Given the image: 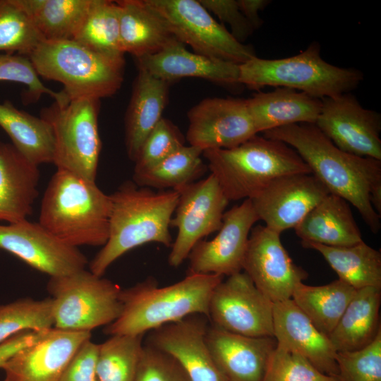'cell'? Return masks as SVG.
<instances>
[{
    "label": "cell",
    "mask_w": 381,
    "mask_h": 381,
    "mask_svg": "<svg viewBox=\"0 0 381 381\" xmlns=\"http://www.w3.org/2000/svg\"><path fill=\"white\" fill-rule=\"evenodd\" d=\"M237 3L241 11L254 30L260 28L262 21L258 13L264 9L270 1L267 0H238Z\"/></svg>",
    "instance_id": "7dc6e473"
},
{
    "label": "cell",
    "mask_w": 381,
    "mask_h": 381,
    "mask_svg": "<svg viewBox=\"0 0 381 381\" xmlns=\"http://www.w3.org/2000/svg\"><path fill=\"white\" fill-rule=\"evenodd\" d=\"M202 152L199 147L185 145L151 169L133 173V181L140 187L178 192L204 174L207 167L201 158Z\"/></svg>",
    "instance_id": "836d02e7"
},
{
    "label": "cell",
    "mask_w": 381,
    "mask_h": 381,
    "mask_svg": "<svg viewBox=\"0 0 381 381\" xmlns=\"http://www.w3.org/2000/svg\"><path fill=\"white\" fill-rule=\"evenodd\" d=\"M175 216L170 226L177 235L168 257L170 266H180L194 246L205 236L218 231L229 200L212 174L195 181L179 191Z\"/></svg>",
    "instance_id": "8fae6325"
},
{
    "label": "cell",
    "mask_w": 381,
    "mask_h": 381,
    "mask_svg": "<svg viewBox=\"0 0 381 381\" xmlns=\"http://www.w3.org/2000/svg\"><path fill=\"white\" fill-rule=\"evenodd\" d=\"M4 381H11V380L6 377Z\"/></svg>",
    "instance_id": "c3c4849f"
},
{
    "label": "cell",
    "mask_w": 381,
    "mask_h": 381,
    "mask_svg": "<svg viewBox=\"0 0 381 381\" xmlns=\"http://www.w3.org/2000/svg\"><path fill=\"white\" fill-rule=\"evenodd\" d=\"M262 381H264V380H262Z\"/></svg>",
    "instance_id": "681fc988"
},
{
    "label": "cell",
    "mask_w": 381,
    "mask_h": 381,
    "mask_svg": "<svg viewBox=\"0 0 381 381\" xmlns=\"http://www.w3.org/2000/svg\"><path fill=\"white\" fill-rule=\"evenodd\" d=\"M264 381H338L325 374L297 353L277 345L266 368Z\"/></svg>",
    "instance_id": "60d3db41"
},
{
    "label": "cell",
    "mask_w": 381,
    "mask_h": 381,
    "mask_svg": "<svg viewBox=\"0 0 381 381\" xmlns=\"http://www.w3.org/2000/svg\"><path fill=\"white\" fill-rule=\"evenodd\" d=\"M315 123L340 150L362 157L381 161V116L363 108L357 99L344 93L322 99Z\"/></svg>",
    "instance_id": "4fadbf2b"
},
{
    "label": "cell",
    "mask_w": 381,
    "mask_h": 381,
    "mask_svg": "<svg viewBox=\"0 0 381 381\" xmlns=\"http://www.w3.org/2000/svg\"><path fill=\"white\" fill-rule=\"evenodd\" d=\"M223 279L224 277L216 274H188L164 287L148 278L122 289L121 314L104 332L110 336L144 335L190 315L208 318L211 296Z\"/></svg>",
    "instance_id": "3957f363"
},
{
    "label": "cell",
    "mask_w": 381,
    "mask_h": 381,
    "mask_svg": "<svg viewBox=\"0 0 381 381\" xmlns=\"http://www.w3.org/2000/svg\"><path fill=\"white\" fill-rule=\"evenodd\" d=\"M42 332H23L0 344V368L17 352L34 342Z\"/></svg>",
    "instance_id": "bcb514c9"
},
{
    "label": "cell",
    "mask_w": 381,
    "mask_h": 381,
    "mask_svg": "<svg viewBox=\"0 0 381 381\" xmlns=\"http://www.w3.org/2000/svg\"><path fill=\"white\" fill-rule=\"evenodd\" d=\"M99 345L90 339L85 340L70 360L59 381H98Z\"/></svg>",
    "instance_id": "ee69618b"
},
{
    "label": "cell",
    "mask_w": 381,
    "mask_h": 381,
    "mask_svg": "<svg viewBox=\"0 0 381 381\" xmlns=\"http://www.w3.org/2000/svg\"><path fill=\"white\" fill-rule=\"evenodd\" d=\"M42 41L13 0H0V53L28 56Z\"/></svg>",
    "instance_id": "74e56055"
},
{
    "label": "cell",
    "mask_w": 381,
    "mask_h": 381,
    "mask_svg": "<svg viewBox=\"0 0 381 381\" xmlns=\"http://www.w3.org/2000/svg\"><path fill=\"white\" fill-rule=\"evenodd\" d=\"M170 84L138 68L124 119L126 150L133 162L145 140L162 118Z\"/></svg>",
    "instance_id": "d4e9b609"
},
{
    "label": "cell",
    "mask_w": 381,
    "mask_h": 381,
    "mask_svg": "<svg viewBox=\"0 0 381 381\" xmlns=\"http://www.w3.org/2000/svg\"><path fill=\"white\" fill-rule=\"evenodd\" d=\"M205 317L190 315L152 330L147 344L175 358L190 381H226L210 354Z\"/></svg>",
    "instance_id": "ffe728a7"
},
{
    "label": "cell",
    "mask_w": 381,
    "mask_h": 381,
    "mask_svg": "<svg viewBox=\"0 0 381 381\" xmlns=\"http://www.w3.org/2000/svg\"><path fill=\"white\" fill-rule=\"evenodd\" d=\"M243 270L273 303L291 298L296 286L308 276L293 262L280 234L265 225L250 231Z\"/></svg>",
    "instance_id": "2e32d148"
},
{
    "label": "cell",
    "mask_w": 381,
    "mask_h": 381,
    "mask_svg": "<svg viewBox=\"0 0 381 381\" xmlns=\"http://www.w3.org/2000/svg\"><path fill=\"white\" fill-rule=\"evenodd\" d=\"M38 166L12 145L0 142V221L27 219L39 195Z\"/></svg>",
    "instance_id": "cb8c5ba5"
},
{
    "label": "cell",
    "mask_w": 381,
    "mask_h": 381,
    "mask_svg": "<svg viewBox=\"0 0 381 381\" xmlns=\"http://www.w3.org/2000/svg\"><path fill=\"white\" fill-rule=\"evenodd\" d=\"M28 57L39 76L63 85L70 100L111 97L123 81L124 59L104 56L73 40L41 41Z\"/></svg>",
    "instance_id": "8992f818"
},
{
    "label": "cell",
    "mask_w": 381,
    "mask_h": 381,
    "mask_svg": "<svg viewBox=\"0 0 381 381\" xmlns=\"http://www.w3.org/2000/svg\"><path fill=\"white\" fill-rule=\"evenodd\" d=\"M363 79L358 70L340 68L325 61L316 42L291 57L265 59L255 56L239 65V84L250 89L287 87L320 99L348 93Z\"/></svg>",
    "instance_id": "52a82bcc"
},
{
    "label": "cell",
    "mask_w": 381,
    "mask_h": 381,
    "mask_svg": "<svg viewBox=\"0 0 381 381\" xmlns=\"http://www.w3.org/2000/svg\"><path fill=\"white\" fill-rule=\"evenodd\" d=\"M91 332L52 328L17 352L2 367L11 381H59L70 360Z\"/></svg>",
    "instance_id": "d6986e66"
},
{
    "label": "cell",
    "mask_w": 381,
    "mask_h": 381,
    "mask_svg": "<svg viewBox=\"0 0 381 381\" xmlns=\"http://www.w3.org/2000/svg\"><path fill=\"white\" fill-rule=\"evenodd\" d=\"M338 381H381V329L362 349L337 352Z\"/></svg>",
    "instance_id": "f35d334b"
},
{
    "label": "cell",
    "mask_w": 381,
    "mask_h": 381,
    "mask_svg": "<svg viewBox=\"0 0 381 381\" xmlns=\"http://www.w3.org/2000/svg\"><path fill=\"white\" fill-rule=\"evenodd\" d=\"M273 305L240 272L227 277L214 289L208 318L212 326L248 337H273Z\"/></svg>",
    "instance_id": "7c38bea8"
},
{
    "label": "cell",
    "mask_w": 381,
    "mask_h": 381,
    "mask_svg": "<svg viewBox=\"0 0 381 381\" xmlns=\"http://www.w3.org/2000/svg\"><path fill=\"white\" fill-rule=\"evenodd\" d=\"M73 40L104 56L124 59L116 1L92 0L88 12Z\"/></svg>",
    "instance_id": "e575fe53"
},
{
    "label": "cell",
    "mask_w": 381,
    "mask_h": 381,
    "mask_svg": "<svg viewBox=\"0 0 381 381\" xmlns=\"http://www.w3.org/2000/svg\"><path fill=\"white\" fill-rule=\"evenodd\" d=\"M166 22L172 35L196 54L236 64L255 56L215 20L198 0H145Z\"/></svg>",
    "instance_id": "30bf717a"
},
{
    "label": "cell",
    "mask_w": 381,
    "mask_h": 381,
    "mask_svg": "<svg viewBox=\"0 0 381 381\" xmlns=\"http://www.w3.org/2000/svg\"><path fill=\"white\" fill-rule=\"evenodd\" d=\"M0 126L12 145L29 162L39 166L53 163L54 138L50 125L16 107L9 100L0 103Z\"/></svg>",
    "instance_id": "f546056e"
},
{
    "label": "cell",
    "mask_w": 381,
    "mask_h": 381,
    "mask_svg": "<svg viewBox=\"0 0 381 381\" xmlns=\"http://www.w3.org/2000/svg\"><path fill=\"white\" fill-rule=\"evenodd\" d=\"M273 337L277 345L302 356L321 372L337 376V351L328 336L291 298L273 305Z\"/></svg>",
    "instance_id": "7402d4cb"
},
{
    "label": "cell",
    "mask_w": 381,
    "mask_h": 381,
    "mask_svg": "<svg viewBox=\"0 0 381 381\" xmlns=\"http://www.w3.org/2000/svg\"><path fill=\"white\" fill-rule=\"evenodd\" d=\"M0 81L23 84L35 99H38L43 95H48L56 102L69 101L62 90L54 91L42 83L29 58L25 56L0 53Z\"/></svg>",
    "instance_id": "b9f144b4"
},
{
    "label": "cell",
    "mask_w": 381,
    "mask_h": 381,
    "mask_svg": "<svg viewBox=\"0 0 381 381\" xmlns=\"http://www.w3.org/2000/svg\"><path fill=\"white\" fill-rule=\"evenodd\" d=\"M301 242L348 246L363 241L349 203L328 194L294 229Z\"/></svg>",
    "instance_id": "4316f807"
},
{
    "label": "cell",
    "mask_w": 381,
    "mask_h": 381,
    "mask_svg": "<svg viewBox=\"0 0 381 381\" xmlns=\"http://www.w3.org/2000/svg\"><path fill=\"white\" fill-rule=\"evenodd\" d=\"M47 289L58 329L90 332L113 322L122 310L119 285L85 269L50 277Z\"/></svg>",
    "instance_id": "ba28073f"
},
{
    "label": "cell",
    "mask_w": 381,
    "mask_h": 381,
    "mask_svg": "<svg viewBox=\"0 0 381 381\" xmlns=\"http://www.w3.org/2000/svg\"><path fill=\"white\" fill-rule=\"evenodd\" d=\"M121 48L135 59L163 49L176 37L164 19L145 0L116 1Z\"/></svg>",
    "instance_id": "83f0119b"
},
{
    "label": "cell",
    "mask_w": 381,
    "mask_h": 381,
    "mask_svg": "<svg viewBox=\"0 0 381 381\" xmlns=\"http://www.w3.org/2000/svg\"><path fill=\"white\" fill-rule=\"evenodd\" d=\"M202 155L229 201L252 199L279 177L311 174L292 147L258 135L233 148L205 150Z\"/></svg>",
    "instance_id": "5b68a950"
},
{
    "label": "cell",
    "mask_w": 381,
    "mask_h": 381,
    "mask_svg": "<svg viewBox=\"0 0 381 381\" xmlns=\"http://www.w3.org/2000/svg\"><path fill=\"white\" fill-rule=\"evenodd\" d=\"M42 41L73 40L92 0H13Z\"/></svg>",
    "instance_id": "4dcf8cb0"
},
{
    "label": "cell",
    "mask_w": 381,
    "mask_h": 381,
    "mask_svg": "<svg viewBox=\"0 0 381 381\" xmlns=\"http://www.w3.org/2000/svg\"><path fill=\"white\" fill-rule=\"evenodd\" d=\"M185 146L179 129L169 120L162 118L143 143L133 173L146 171Z\"/></svg>",
    "instance_id": "ab89813d"
},
{
    "label": "cell",
    "mask_w": 381,
    "mask_h": 381,
    "mask_svg": "<svg viewBox=\"0 0 381 381\" xmlns=\"http://www.w3.org/2000/svg\"><path fill=\"white\" fill-rule=\"evenodd\" d=\"M207 344L212 358L226 381L263 380L277 346L273 337H248L208 327Z\"/></svg>",
    "instance_id": "44dd1931"
},
{
    "label": "cell",
    "mask_w": 381,
    "mask_h": 381,
    "mask_svg": "<svg viewBox=\"0 0 381 381\" xmlns=\"http://www.w3.org/2000/svg\"><path fill=\"white\" fill-rule=\"evenodd\" d=\"M306 248L319 252L339 279L356 290L381 288V253L363 241L348 246H329L301 242Z\"/></svg>",
    "instance_id": "1f68e13d"
},
{
    "label": "cell",
    "mask_w": 381,
    "mask_h": 381,
    "mask_svg": "<svg viewBox=\"0 0 381 381\" xmlns=\"http://www.w3.org/2000/svg\"><path fill=\"white\" fill-rule=\"evenodd\" d=\"M328 194L312 174H296L274 180L250 200L258 219L281 234L294 229Z\"/></svg>",
    "instance_id": "ac0fdd59"
},
{
    "label": "cell",
    "mask_w": 381,
    "mask_h": 381,
    "mask_svg": "<svg viewBox=\"0 0 381 381\" xmlns=\"http://www.w3.org/2000/svg\"><path fill=\"white\" fill-rule=\"evenodd\" d=\"M110 195L109 237L89 265L90 271L99 277L121 256L145 243L170 247L169 226L179 198L176 190L155 191L131 181Z\"/></svg>",
    "instance_id": "7a4b0ae2"
},
{
    "label": "cell",
    "mask_w": 381,
    "mask_h": 381,
    "mask_svg": "<svg viewBox=\"0 0 381 381\" xmlns=\"http://www.w3.org/2000/svg\"><path fill=\"white\" fill-rule=\"evenodd\" d=\"M0 248L50 277L78 272L87 264L78 248L61 241L39 222L28 219L0 224Z\"/></svg>",
    "instance_id": "5bb4252c"
},
{
    "label": "cell",
    "mask_w": 381,
    "mask_h": 381,
    "mask_svg": "<svg viewBox=\"0 0 381 381\" xmlns=\"http://www.w3.org/2000/svg\"><path fill=\"white\" fill-rule=\"evenodd\" d=\"M250 199L225 212L218 234L190 252L188 274L231 276L243 270L250 231L258 221Z\"/></svg>",
    "instance_id": "9a60e30c"
},
{
    "label": "cell",
    "mask_w": 381,
    "mask_h": 381,
    "mask_svg": "<svg viewBox=\"0 0 381 381\" xmlns=\"http://www.w3.org/2000/svg\"><path fill=\"white\" fill-rule=\"evenodd\" d=\"M134 381H190L183 368L169 354L143 344Z\"/></svg>",
    "instance_id": "7bdbcfd3"
},
{
    "label": "cell",
    "mask_w": 381,
    "mask_h": 381,
    "mask_svg": "<svg viewBox=\"0 0 381 381\" xmlns=\"http://www.w3.org/2000/svg\"><path fill=\"white\" fill-rule=\"evenodd\" d=\"M100 99L79 98L54 102L41 110L54 138L53 163L57 169L95 181L101 140L98 128Z\"/></svg>",
    "instance_id": "9c48e42d"
},
{
    "label": "cell",
    "mask_w": 381,
    "mask_h": 381,
    "mask_svg": "<svg viewBox=\"0 0 381 381\" xmlns=\"http://www.w3.org/2000/svg\"><path fill=\"white\" fill-rule=\"evenodd\" d=\"M54 328L52 298H26L0 305V344L25 331L42 332Z\"/></svg>",
    "instance_id": "8d00e7d4"
},
{
    "label": "cell",
    "mask_w": 381,
    "mask_h": 381,
    "mask_svg": "<svg viewBox=\"0 0 381 381\" xmlns=\"http://www.w3.org/2000/svg\"><path fill=\"white\" fill-rule=\"evenodd\" d=\"M246 102L258 133L291 124H315L322 104L320 99L282 87L255 94Z\"/></svg>",
    "instance_id": "484cf974"
},
{
    "label": "cell",
    "mask_w": 381,
    "mask_h": 381,
    "mask_svg": "<svg viewBox=\"0 0 381 381\" xmlns=\"http://www.w3.org/2000/svg\"><path fill=\"white\" fill-rule=\"evenodd\" d=\"M356 292L339 279L321 286L301 282L296 286L291 299L320 331L329 336Z\"/></svg>",
    "instance_id": "d6a6232c"
},
{
    "label": "cell",
    "mask_w": 381,
    "mask_h": 381,
    "mask_svg": "<svg viewBox=\"0 0 381 381\" xmlns=\"http://www.w3.org/2000/svg\"><path fill=\"white\" fill-rule=\"evenodd\" d=\"M143 335H113L99 345L98 381H134Z\"/></svg>",
    "instance_id": "d590c367"
},
{
    "label": "cell",
    "mask_w": 381,
    "mask_h": 381,
    "mask_svg": "<svg viewBox=\"0 0 381 381\" xmlns=\"http://www.w3.org/2000/svg\"><path fill=\"white\" fill-rule=\"evenodd\" d=\"M111 198L95 183L56 169L41 202L39 223L65 243L103 246L107 241Z\"/></svg>",
    "instance_id": "277c9868"
},
{
    "label": "cell",
    "mask_w": 381,
    "mask_h": 381,
    "mask_svg": "<svg viewBox=\"0 0 381 381\" xmlns=\"http://www.w3.org/2000/svg\"><path fill=\"white\" fill-rule=\"evenodd\" d=\"M208 11L213 13L220 20L229 24L231 34L242 43L255 30L241 11L235 0H198Z\"/></svg>",
    "instance_id": "f6af8a7d"
},
{
    "label": "cell",
    "mask_w": 381,
    "mask_h": 381,
    "mask_svg": "<svg viewBox=\"0 0 381 381\" xmlns=\"http://www.w3.org/2000/svg\"><path fill=\"white\" fill-rule=\"evenodd\" d=\"M135 59L138 68L171 83L199 78L223 85L239 84L238 64L189 52L176 38L159 52Z\"/></svg>",
    "instance_id": "603a6c76"
},
{
    "label": "cell",
    "mask_w": 381,
    "mask_h": 381,
    "mask_svg": "<svg viewBox=\"0 0 381 381\" xmlns=\"http://www.w3.org/2000/svg\"><path fill=\"white\" fill-rule=\"evenodd\" d=\"M380 303L381 288L365 287L356 290L328 336L337 352L362 349L375 339L381 329Z\"/></svg>",
    "instance_id": "f1b7e54d"
},
{
    "label": "cell",
    "mask_w": 381,
    "mask_h": 381,
    "mask_svg": "<svg viewBox=\"0 0 381 381\" xmlns=\"http://www.w3.org/2000/svg\"><path fill=\"white\" fill-rule=\"evenodd\" d=\"M263 133L292 147L329 193L356 207L373 233L380 231V215L370 195L381 186V161L340 150L313 123L291 124Z\"/></svg>",
    "instance_id": "6da1fadb"
},
{
    "label": "cell",
    "mask_w": 381,
    "mask_h": 381,
    "mask_svg": "<svg viewBox=\"0 0 381 381\" xmlns=\"http://www.w3.org/2000/svg\"><path fill=\"white\" fill-rule=\"evenodd\" d=\"M188 119L186 140L203 151L233 148L258 133L246 99L206 98L188 111Z\"/></svg>",
    "instance_id": "e0dca14e"
}]
</instances>
